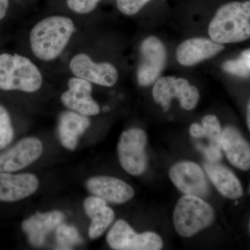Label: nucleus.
Returning <instances> with one entry per match:
<instances>
[{
  "mask_svg": "<svg viewBox=\"0 0 250 250\" xmlns=\"http://www.w3.org/2000/svg\"><path fill=\"white\" fill-rule=\"evenodd\" d=\"M222 129L218 118L207 115L202 118V125L193 123L189 133L195 139H207L199 148L209 162L217 163L222 158Z\"/></svg>",
  "mask_w": 250,
  "mask_h": 250,
  "instance_id": "obj_13",
  "label": "nucleus"
},
{
  "mask_svg": "<svg viewBox=\"0 0 250 250\" xmlns=\"http://www.w3.org/2000/svg\"><path fill=\"white\" fill-rule=\"evenodd\" d=\"M152 0H116V6L120 12L125 16L137 14Z\"/></svg>",
  "mask_w": 250,
  "mask_h": 250,
  "instance_id": "obj_25",
  "label": "nucleus"
},
{
  "mask_svg": "<svg viewBox=\"0 0 250 250\" xmlns=\"http://www.w3.org/2000/svg\"><path fill=\"white\" fill-rule=\"evenodd\" d=\"M205 167L210 180L223 196L231 200L242 197L243 190L241 182L228 167L209 161Z\"/></svg>",
  "mask_w": 250,
  "mask_h": 250,
  "instance_id": "obj_21",
  "label": "nucleus"
},
{
  "mask_svg": "<svg viewBox=\"0 0 250 250\" xmlns=\"http://www.w3.org/2000/svg\"><path fill=\"white\" fill-rule=\"evenodd\" d=\"M65 216L60 210L38 212L23 222L22 229L31 244L40 247L43 244L47 235L62 225Z\"/></svg>",
  "mask_w": 250,
  "mask_h": 250,
  "instance_id": "obj_17",
  "label": "nucleus"
},
{
  "mask_svg": "<svg viewBox=\"0 0 250 250\" xmlns=\"http://www.w3.org/2000/svg\"><path fill=\"white\" fill-rule=\"evenodd\" d=\"M249 230H250V226H249Z\"/></svg>",
  "mask_w": 250,
  "mask_h": 250,
  "instance_id": "obj_30",
  "label": "nucleus"
},
{
  "mask_svg": "<svg viewBox=\"0 0 250 250\" xmlns=\"http://www.w3.org/2000/svg\"><path fill=\"white\" fill-rule=\"evenodd\" d=\"M210 39L221 44L236 43L250 38V1H233L217 11L208 26Z\"/></svg>",
  "mask_w": 250,
  "mask_h": 250,
  "instance_id": "obj_2",
  "label": "nucleus"
},
{
  "mask_svg": "<svg viewBox=\"0 0 250 250\" xmlns=\"http://www.w3.org/2000/svg\"><path fill=\"white\" fill-rule=\"evenodd\" d=\"M223 68L225 72L238 77H247L250 73L249 69L241 57L235 60L227 61L224 62Z\"/></svg>",
  "mask_w": 250,
  "mask_h": 250,
  "instance_id": "obj_26",
  "label": "nucleus"
},
{
  "mask_svg": "<svg viewBox=\"0 0 250 250\" xmlns=\"http://www.w3.org/2000/svg\"><path fill=\"white\" fill-rule=\"evenodd\" d=\"M43 151L40 140L23 139L7 150L0 153V172H13L35 162Z\"/></svg>",
  "mask_w": 250,
  "mask_h": 250,
  "instance_id": "obj_12",
  "label": "nucleus"
},
{
  "mask_svg": "<svg viewBox=\"0 0 250 250\" xmlns=\"http://www.w3.org/2000/svg\"><path fill=\"white\" fill-rule=\"evenodd\" d=\"M90 125L89 117L77 112L63 111L59 118L58 135L64 147L74 150L78 144L79 139L84 134Z\"/></svg>",
  "mask_w": 250,
  "mask_h": 250,
  "instance_id": "obj_19",
  "label": "nucleus"
},
{
  "mask_svg": "<svg viewBox=\"0 0 250 250\" xmlns=\"http://www.w3.org/2000/svg\"><path fill=\"white\" fill-rule=\"evenodd\" d=\"M101 1L102 0H65L67 9L80 16L91 14Z\"/></svg>",
  "mask_w": 250,
  "mask_h": 250,
  "instance_id": "obj_24",
  "label": "nucleus"
},
{
  "mask_svg": "<svg viewBox=\"0 0 250 250\" xmlns=\"http://www.w3.org/2000/svg\"><path fill=\"white\" fill-rule=\"evenodd\" d=\"M172 183L185 195L202 197L208 195L209 187L205 172L191 161H182L174 164L169 172Z\"/></svg>",
  "mask_w": 250,
  "mask_h": 250,
  "instance_id": "obj_11",
  "label": "nucleus"
},
{
  "mask_svg": "<svg viewBox=\"0 0 250 250\" xmlns=\"http://www.w3.org/2000/svg\"><path fill=\"white\" fill-rule=\"evenodd\" d=\"M42 72L30 59L18 54H0V90L34 93L43 85Z\"/></svg>",
  "mask_w": 250,
  "mask_h": 250,
  "instance_id": "obj_3",
  "label": "nucleus"
},
{
  "mask_svg": "<svg viewBox=\"0 0 250 250\" xmlns=\"http://www.w3.org/2000/svg\"><path fill=\"white\" fill-rule=\"evenodd\" d=\"M77 31L75 21L65 15L42 18L29 32L31 52L40 62H53L65 52Z\"/></svg>",
  "mask_w": 250,
  "mask_h": 250,
  "instance_id": "obj_1",
  "label": "nucleus"
},
{
  "mask_svg": "<svg viewBox=\"0 0 250 250\" xmlns=\"http://www.w3.org/2000/svg\"><path fill=\"white\" fill-rule=\"evenodd\" d=\"M214 217L213 207L201 197L184 195L174 208V228L180 236L191 237L208 228Z\"/></svg>",
  "mask_w": 250,
  "mask_h": 250,
  "instance_id": "obj_4",
  "label": "nucleus"
},
{
  "mask_svg": "<svg viewBox=\"0 0 250 250\" xmlns=\"http://www.w3.org/2000/svg\"><path fill=\"white\" fill-rule=\"evenodd\" d=\"M147 142L146 131L139 128H131L121 134L118 146L119 161L123 169L131 175H141L147 168Z\"/></svg>",
  "mask_w": 250,
  "mask_h": 250,
  "instance_id": "obj_7",
  "label": "nucleus"
},
{
  "mask_svg": "<svg viewBox=\"0 0 250 250\" xmlns=\"http://www.w3.org/2000/svg\"><path fill=\"white\" fill-rule=\"evenodd\" d=\"M56 235L61 250H70L72 246L82 241L77 229L65 224H62L57 228Z\"/></svg>",
  "mask_w": 250,
  "mask_h": 250,
  "instance_id": "obj_22",
  "label": "nucleus"
},
{
  "mask_svg": "<svg viewBox=\"0 0 250 250\" xmlns=\"http://www.w3.org/2000/svg\"><path fill=\"white\" fill-rule=\"evenodd\" d=\"M9 0H0V21H2L9 11Z\"/></svg>",
  "mask_w": 250,
  "mask_h": 250,
  "instance_id": "obj_27",
  "label": "nucleus"
},
{
  "mask_svg": "<svg viewBox=\"0 0 250 250\" xmlns=\"http://www.w3.org/2000/svg\"><path fill=\"white\" fill-rule=\"evenodd\" d=\"M247 123H248V128L250 131V100L248 103V108H247Z\"/></svg>",
  "mask_w": 250,
  "mask_h": 250,
  "instance_id": "obj_29",
  "label": "nucleus"
},
{
  "mask_svg": "<svg viewBox=\"0 0 250 250\" xmlns=\"http://www.w3.org/2000/svg\"><path fill=\"white\" fill-rule=\"evenodd\" d=\"M152 96L154 101L165 111L169 109L174 98L178 99L182 108L190 111L198 103L200 92L186 79L166 76L156 81L153 86Z\"/></svg>",
  "mask_w": 250,
  "mask_h": 250,
  "instance_id": "obj_5",
  "label": "nucleus"
},
{
  "mask_svg": "<svg viewBox=\"0 0 250 250\" xmlns=\"http://www.w3.org/2000/svg\"><path fill=\"white\" fill-rule=\"evenodd\" d=\"M225 49L223 44L212 39L196 37L184 41L177 47V62L184 66H192L215 57Z\"/></svg>",
  "mask_w": 250,
  "mask_h": 250,
  "instance_id": "obj_14",
  "label": "nucleus"
},
{
  "mask_svg": "<svg viewBox=\"0 0 250 250\" xmlns=\"http://www.w3.org/2000/svg\"><path fill=\"white\" fill-rule=\"evenodd\" d=\"M85 185L93 195L110 203H125L134 196V190L131 186L121 179L108 176L91 177Z\"/></svg>",
  "mask_w": 250,
  "mask_h": 250,
  "instance_id": "obj_15",
  "label": "nucleus"
},
{
  "mask_svg": "<svg viewBox=\"0 0 250 250\" xmlns=\"http://www.w3.org/2000/svg\"><path fill=\"white\" fill-rule=\"evenodd\" d=\"M139 51L136 78L141 86H149L158 80L165 67L167 52L160 39L154 36H149L142 41Z\"/></svg>",
  "mask_w": 250,
  "mask_h": 250,
  "instance_id": "obj_8",
  "label": "nucleus"
},
{
  "mask_svg": "<svg viewBox=\"0 0 250 250\" xmlns=\"http://www.w3.org/2000/svg\"><path fill=\"white\" fill-rule=\"evenodd\" d=\"M106 241L112 249L116 250H159L164 246L162 238L157 233H136L123 220H118L113 225Z\"/></svg>",
  "mask_w": 250,
  "mask_h": 250,
  "instance_id": "obj_9",
  "label": "nucleus"
},
{
  "mask_svg": "<svg viewBox=\"0 0 250 250\" xmlns=\"http://www.w3.org/2000/svg\"><path fill=\"white\" fill-rule=\"evenodd\" d=\"M83 207L87 215L91 219L88 236L91 239H96L101 236L113 223L115 218L114 211L108 207L105 200L95 195L85 199Z\"/></svg>",
  "mask_w": 250,
  "mask_h": 250,
  "instance_id": "obj_20",
  "label": "nucleus"
},
{
  "mask_svg": "<svg viewBox=\"0 0 250 250\" xmlns=\"http://www.w3.org/2000/svg\"><path fill=\"white\" fill-rule=\"evenodd\" d=\"M39 187V179L34 174L0 172L1 202L19 201L34 194Z\"/></svg>",
  "mask_w": 250,
  "mask_h": 250,
  "instance_id": "obj_16",
  "label": "nucleus"
},
{
  "mask_svg": "<svg viewBox=\"0 0 250 250\" xmlns=\"http://www.w3.org/2000/svg\"><path fill=\"white\" fill-rule=\"evenodd\" d=\"M222 149L229 161L237 168L250 169V146L236 128L228 126L223 130Z\"/></svg>",
  "mask_w": 250,
  "mask_h": 250,
  "instance_id": "obj_18",
  "label": "nucleus"
},
{
  "mask_svg": "<svg viewBox=\"0 0 250 250\" xmlns=\"http://www.w3.org/2000/svg\"><path fill=\"white\" fill-rule=\"evenodd\" d=\"M241 58L243 59L247 67H248V69L250 70V49L245 50L244 52L241 54Z\"/></svg>",
  "mask_w": 250,
  "mask_h": 250,
  "instance_id": "obj_28",
  "label": "nucleus"
},
{
  "mask_svg": "<svg viewBox=\"0 0 250 250\" xmlns=\"http://www.w3.org/2000/svg\"><path fill=\"white\" fill-rule=\"evenodd\" d=\"M14 136V130L11 116L6 108L0 104V149L9 146Z\"/></svg>",
  "mask_w": 250,
  "mask_h": 250,
  "instance_id": "obj_23",
  "label": "nucleus"
},
{
  "mask_svg": "<svg viewBox=\"0 0 250 250\" xmlns=\"http://www.w3.org/2000/svg\"><path fill=\"white\" fill-rule=\"evenodd\" d=\"M93 88V84L88 81L72 76L67 81V89L61 95V101L70 111L88 117L98 116L100 107L92 96Z\"/></svg>",
  "mask_w": 250,
  "mask_h": 250,
  "instance_id": "obj_10",
  "label": "nucleus"
},
{
  "mask_svg": "<svg viewBox=\"0 0 250 250\" xmlns=\"http://www.w3.org/2000/svg\"><path fill=\"white\" fill-rule=\"evenodd\" d=\"M72 76L88 81L92 84L111 88L119 78L118 69L111 62H98L90 54L81 52L74 54L68 62Z\"/></svg>",
  "mask_w": 250,
  "mask_h": 250,
  "instance_id": "obj_6",
  "label": "nucleus"
}]
</instances>
